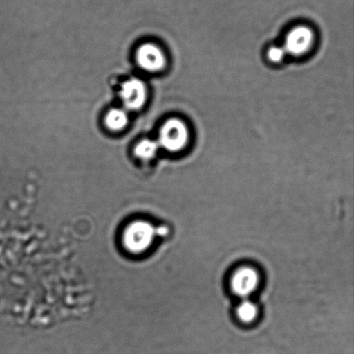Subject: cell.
<instances>
[{
    "instance_id": "cell-1",
    "label": "cell",
    "mask_w": 354,
    "mask_h": 354,
    "mask_svg": "<svg viewBox=\"0 0 354 354\" xmlns=\"http://www.w3.org/2000/svg\"><path fill=\"white\" fill-rule=\"evenodd\" d=\"M187 141V130L183 121L171 119L162 127L159 134V147L169 152H177L185 147Z\"/></svg>"
},
{
    "instance_id": "cell-2",
    "label": "cell",
    "mask_w": 354,
    "mask_h": 354,
    "mask_svg": "<svg viewBox=\"0 0 354 354\" xmlns=\"http://www.w3.org/2000/svg\"><path fill=\"white\" fill-rule=\"evenodd\" d=\"M260 276L252 267L243 266L232 273L230 279L232 292L239 297H249L258 290Z\"/></svg>"
},
{
    "instance_id": "cell-3",
    "label": "cell",
    "mask_w": 354,
    "mask_h": 354,
    "mask_svg": "<svg viewBox=\"0 0 354 354\" xmlns=\"http://www.w3.org/2000/svg\"><path fill=\"white\" fill-rule=\"evenodd\" d=\"M154 238L155 231L152 225L145 222H138L127 227V232H124L123 241L127 242V248L136 252L147 249Z\"/></svg>"
},
{
    "instance_id": "cell-4",
    "label": "cell",
    "mask_w": 354,
    "mask_h": 354,
    "mask_svg": "<svg viewBox=\"0 0 354 354\" xmlns=\"http://www.w3.org/2000/svg\"><path fill=\"white\" fill-rule=\"evenodd\" d=\"M120 96L127 109L138 110L147 102V87L141 80L131 78L124 82L121 86Z\"/></svg>"
},
{
    "instance_id": "cell-5",
    "label": "cell",
    "mask_w": 354,
    "mask_h": 354,
    "mask_svg": "<svg viewBox=\"0 0 354 354\" xmlns=\"http://www.w3.org/2000/svg\"><path fill=\"white\" fill-rule=\"evenodd\" d=\"M136 58L138 65L148 72L161 71L166 64L165 54L152 44L141 45L138 48Z\"/></svg>"
},
{
    "instance_id": "cell-6",
    "label": "cell",
    "mask_w": 354,
    "mask_h": 354,
    "mask_svg": "<svg viewBox=\"0 0 354 354\" xmlns=\"http://www.w3.org/2000/svg\"><path fill=\"white\" fill-rule=\"evenodd\" d=\"M312 40H313V34L308 28L297 27L288 35L283 48L286 53L300 55L310 48Z\"/></svg>"
},
{
    "instance_id": "cell-7",
    "label": "cell",
    "mask_w": 354,
    "mask_h": 354,
    "mask_svg": "<svg viewBox=\"0 0 354 354\" xmlns=\"http://www.w3.org/2000/svg\"><path fill=\"white\" fill-rule=\"evenodd\" d=\"M236 315L242 324H252L259 317V308L252 301L245 299L237 307Z\"/></svg>"
},
{
    "instance_id": "cell-8",
    "label": "cell",
    "mask_w": 354,
    "mask_h": 354,
    "mask_svg": "<svg viewBox=\"0 0 354 354\" xmlns=\"http://www.w3.org/2000/svg\"><path fill=\"white\" fill-rule=\"evenodd\" d=\"M106 126L112 131H120L127 126L128 116L126 110L113 109L106 114Z\"/></svg>"
},
{
    "instance_id": "cell-9",
    "label": "cell",
    "mask_w": 354,
    "mask_h": 354,
    "mask_svg": "<svg viewBox=\"0 0 354 354\" xmlns=\"http://www.w3.org/2000/svg\"><path fill=\"white\" fill-rule=\"evenodd\" d=\"M159 148L158 142L151 140H143L134 148V154L141 159H151L155 157Z\"/></svg>"
},
{
    "instance_id": "cell-10",
    "label": "cell",
    "mask_w": 354,
    "mask_h": 354,
    "mask_svg": "<svg viewBox=\"0 0 354 354\" xmlns=\"http://www.w3.org/2000/svg\"><path fill=\"white\" fill-rule=\"evenodd\" d=\"M286 52L283 47L273 46L268 51V57L270 61L279 62L283 60Z\"/></svg>"
}]
</instances>
